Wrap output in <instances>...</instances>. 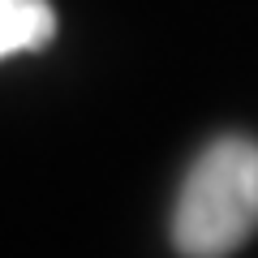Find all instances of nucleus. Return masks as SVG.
<instances>
[{
  "mask_svg": "<svg viewBox=\"0 0 258 258\" xmlns=\"http://www.w3.org/2000/svg\"><path fill=\"white\" fill-rule=\"evenodd\" d=\"M258 232V142L224 134L189 164L172 207V245L185 258H228Z\"/></svg>",
  "mask_w": 258,
  "mask_h": 258,
  "instance_id": "1",
  "label": "nucleus"
},
{
  "mask_svg": "<svg viewBox=\"0 0 258 258\" xmlns=\"http://www.w3.org/2000/svg\"><path fill=\"white\" fill-rule=\"evenodd\" d=\"M56 39V9L47 0H0V60L39 52Z\"/></svg>",
  "mask_w": 258,
  "mask_h": 258,
  "instance_id": "2",
  "label": "nucleus"
}]
</instances>
